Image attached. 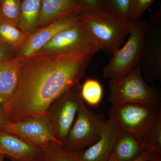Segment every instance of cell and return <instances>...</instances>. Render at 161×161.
I'll return each instance as SVG.
<instances>
[{"mask_svg":"<svg viewBox=\"0 0 161 161\" xmlns=\"http://www.w3.org/2000/svg\"><path fill=\"white\" fill-rule=\"evenodd\" d=\"M80 13V8L74 0H41L37 30L59 18Z\"/></svg>","mask_w":161,"mask_h":161,"instance_id":"9a60e30c","label":"cell"},{"mask_svg":"<svg viewBox=\"0 0 161 161\" xmlns=\"http://www.w3.org/2000/svg\"><path fill=\"white\" fill-rule=\"evenodd\" d=\"M140 65L144 79L155 86L161 82V7L147 20Z\"/></svg>","mask_w":161,"mask_h":161,"instance_id":"8992f818","label":"cell"},{"mask_svg":"<svg viewBox=\"0 0 161 161\" xmlns=\"http://www.w3.org/2000/svg\"><path fill=\"white\" fill-rule=\"evenodd\" d=\"M139 140L134 135L120 131L112 154L115 161H132L143 151Z\"/></svg>","mask_w":161,"mask_h":161,"instance_id":"2e32d148","label":"cell"},{"mask_svg":"<svg viewBox=\"0 0 161 161\" xmlns=\"http://www.w3.org/2000/svg\"><path fill=\"white\" fill-rule=\"evenodd\" d=\"M148 161H161V155L154 152H151Z\"/></svg>","mask_w":161,"mask_h":161,"instance_id":"f1b7e54d","label":"cell"},{"mask_svg":"<svg viewBox=\"0 0 161 161\" xmlns=\"http://www.w3.org/2000/svg\"><path fill=\"white\" fill-rule=\"evenodd\" d=\"M79 6L80 14H93L104 11V0H74Z\"/></svg>","mask_w":161,"mask_h":161,"instance_id":"cb8c5ba5","label":"cell"},{"mask_svg":"<svg viewBox=\"0 0 161 161\" xmlns=\"http://www.w3.org/2000/svg\"><path fill=\"white\" fill-rule=\"evenodd\" d=\"M155 0H131V22L134 23L141 19L145 12Z\"/></svg>","mask_w":161,"mask_h":161,"instance_id":"d4e9b609","label":"cell"},{"mask_svg":"<svg viewBox=\"0 0 161 161\" xmlns=\"http://www.w3.org/2000/svg\"><path fill=\"white\" fill-rule=\"evenodd\" d=\"M94 54H36L25 59L17 85L4 103L10 122L46 115L53 103L78 83Z\"/></svg>","mask_w":161,"mask_h":161,"instance_id":"6da1fadb","label":"cell"},{"mask_svg":"<svg viewBox=\"0 0 161 161\" xmlns=\"http://www.w3.org/2000/svg\"><path fill=\"white\" fill-rule=\"evenodd\" d=\"M108 116L121 131L134 135L142 144L161 117V106L134 103L112 105Z\"/></svg>","mask_w":161,"mask_h":161,"instance_id":"277c9868","label":"cell"},{"mask_svg":"<svg viewBox=\"0 0 161 161\" xmlns=\"http://www.w3.org/2000/svg\"><path fill=\"white\" fill-rule=\"evenodd\" d=\"M3 156L4 155H2V154H0V161H3Z\"/></svg>","mask_w":161,"mask_h":161,"instance_id":"4dcf8cb0","label":"cell"},{"mask_svg":"<svg viewBox=\"0 0 161 161\" xmlns=\"http://www.w3.org/2000/svg\"><path fill=\"white\" fill-rule=\"evenodd\" d=\"M17 53L15 50L0 40V62L14 58Z\"/></svg>","mask_w":161,"mask_h":161,"instance_id":"484cf974","label":"cell"},{"mask_svg":"<svg viewBox=\"0 0 161 161\" xmlns=\"http://www.w3.org/2000/svg\"><path fill=\"white\" fill-rule=\"evenodd\" d=\"M147 24V20L141 19L134 23L126 42L112 55L103 69L104 77L110 79L121 78L140 64Z\"/></svg>","mask_w":161,"mask_h":161,"instance_id":"5b68a950","label":"cell"},{"mask_svg":"<svg viewBox=\"0 0 161 161\" xmlns=\"http://www.w3.org/2000/svg\"><path fill=\"white\" fill-rule=\"evenodd\" d=\"M108 161H115L114 156L112 154H111V156H110V158H109L108 160Z\"/></svg>","mask_w":161,"mask_h":161,"instance_id":"f546056e","label":"cell"},{"mask_svg":"<svg viewBox=\"0 0 161 161\" xmlns=\"http://www.w3.org/2000/svg\"><path fill=\"white\" fill-rule=\"evenodd\" d=\"M100 50L98 43L80 19L74 26L55 35L36 54L88 53L95 55Z\"/></svg>","mask_w":161,"mask_h":161,"instance_id":"52a82bcc","label":"cell"},{"mask_svg":"<svg viewBox=\"0 0 161 161\" xmlns=\"http://www.w3.org/2000/svg\"><path fill=\"white\" fill-rule=\"evenodd\" d=\"M0 131L18 136L41 149L52 142L64 145L56 136L51 120L47 114L22 121L10 122L1 127Z\"/></svg>","mask_w":161,"mask_h":161,"instance_id":"30bf717a","label":"cell"},{"mask_svg":"<svg viewBox=\"0 0 161 161\" xmlns=\"http://www.w3.org/2000/svg\"><path fill=\"white\" fill-rule=\"evenodd\" d=\"M106 121L103 115L90 110L81 99L64 146L71 151L78 152L88 145L95 142L100 138Z\"/></svg>","mask_w":161,"mask_h":161,"instance_id":"ba28073f","label":"cell"},{"mask_svg":"<svg viewBox=\"0 0 161 161\" xmlns=\"http://www.w3.org/2000/svg\"><path fill=\"white\" fill-rule=\"evenodd\" d=\"M142 146L144 150L161 154V117L158 119L152 130L143 140Z\"/></svg>","mask_w":161,"mask_h":161,"instance_id":"603a6c76","label":"cell"},{"mask_svg":"<svg viewBox=\"0 0 161 161\" xmlns=\"http://www.w3.org/2000/svg\"><path fill=\"white\" fill-rule=\"evenodd\" d=\"M38 161H80L78 152L68 149L64 145L52 142L42 149Z\"/></svg>","mask_w":161,"mask_h":161,"instance_id":"d6986e66","label":"cell"},{"mask_svg":"<svg viewBox=\"0 0 161 161\" xmlns=\"http://www.w3.org/2000/svg\"><path fill=\"white\" fill-rule=\"evenodd\" d=\"M41 7V0H21L18 26L26 35L37 29Z\"/></svg>","mask_w":161,"mask_h":161,"instance_id":"e0dca14e","label":"cell"},{"mask_svg":"<svg viewBox=\"0 0 161 161\" xmlns=\"http://www.w3.org/2000/svg\"><path fill=\"white\" fill-rule=\"evenodd\" d=\"M79 20V14L69 15L59 18L37 30L28 36L17 55L24 60L33 56L55 35L74 26Z\"/></svg>","mask_w":161,"mask_h":161,"instance_id":"8fae6325","label":"cell"},{"mask_svg":"<svg viewBox=\"0 0 161 161\" xmlns=\"http://www.w3.org/2000/svg\"><path fill=\"white\" fill-rule=\"evenodd\" d=\"M151 152L149 150H143L136 158L132 161H148Z\"/></svg>","mask_w":161,"mask_h":161,"instance_id":"83f0119b","label":"cell"},{"mask_svg":"<svg viewBox=\"0 0 161 161\" xmlns=\"http://www.w3.org/2000/svg\"><path fill=\"white\" fill-rule=\"evenodd\" d=\"M24 60L17 54L0 62V99L4 103L10 100L14 93Z\"/></svg>","mask_w":161,"mask_h":161,"instance_id":"5bb4252c","label":"cell"},{"mask_svg":"<svg viewBox=\"0 0 161 161\" xmlns=\"http://www.w3.org/2000/svg\"><path fill=\"white\" fill-rule=\"evenodd\" d=\"M42 149L18 136L0 131V154L12 161H38Z\"/></svg>","mask_w":161,"mask_h":161,"instance_id":"7c38bea8","label":"cell"},{"mask_svg":"<svg viewBox=\"0 0 161 161\" xmlns=\"http://www.w3.org/2000/svg\"><path fill=\"white\" fill-rule=\"evenodd\" d=\"M109 91L108 100L112 105L134 103L161 106L160 92L146 82L140 64L125 76L110 79Z\"/></svg>","mask_w":161,"mask_h":161,"instance_id":"7a4b0ae2","label":"cell"},{"mask_svg":"<svg viewBox=\"0 0 161 161\" xmlns=\"http://www.w3.org/2000/svg\"><path fill=\"white\" fill-rule=\"evenodd\" d=\"M120 131L115 121L109 118L99 139L83 152L78 153L80 161L108 160Z\"/></svg>","mask_w":161,"mask_h":161,"instance_id":"4fadbf2b","label":"cell"},{"mask_svg":"<svg viewBox=\"0 0 161 161\" xmlns=\"http://www.w3.org/2000/svg\"><path fill=\"white\" fill-rule=\"evenodd\" d=\"M80 93L84 102L90 106H97L103 97V88L99 80L95 78H87L80 86Z\"/></svg>","mask_w":161,"mask_h":161,"instance_id":"ffe728a7","label":"cell"},{"mask_svg":"<svg viewBox=\"0 0 161 161\" xmlns=\"http://www.w3.org/2000/svg\"><path fill=\"white\" fill-rule=\"evenodd\" d=\"M29 35L13 23L0 20V40L19 52Z\"/></svg>","mask_w":161,"mask_h":161,"instance_id":"ac0fdd59","label":"cell"},{"mask_svg":"<svg viewBox=\"0 0 161 161\" xmlns=\"http://www.w3.org/2000/svg\"><path fill=\"white\" fill-rule=\"evenodd\" d=\"M21 2V0H0V20L10 22L18 26Z\"/></svg>","mask_w":161,"mask_h":161,"instance_id":"7402d4cb","label":"cell"},{"mask_svg":"<svg viewBox=\"0 0 161 161\" xmlns=\"http://www.w3.org/2000/svg\"><path fill=\"white\" fill-rule=\"evenodd\" d=\"M10 122V120L5 110L4 103L0 99V128L6 125Z\"/></svg>","mask_w":161,"mask_h":161,"instance_id":"4316f807","label":"cell"},{"mask_svg":"<svg viewBox=\"0 0 161 161\" xmlns=\"http://www.w3.org/2000/svg\"><path fill=\"white\" fill-rule=\"evenodd\" d=\"M104 12L126 22H131V0H104Z\"/></svg>","mask_w":161,"mask_h":161,"instance_id":"44dd1931","label":"cell"},{"mask_svg":"<svg viewBox=\"0 0 161 161\" xmlns=\"http://www.w3.org/2000/svg\"><path fill=\"white\" fill-rule=\"evenodd\" d=\"M78 83L55 101L47 114L51 120L55 134L63 143L75 121L81 98Z\"/></svg>","mask_w":161,"mask_h":161,"instance_id":"9c48e42d","label":"cell"},{"mask_svg":"<svg viewBox=\"0 0 161 161\" xmlns=\"http://www.w3.org/2000/svg\"><path fill=\"white\" fill-rule=\"evenodd\" d=\"M79 16L101 50L107 55H112L120 48L134 26V23L118 19L104 12L80 14Z\"/></svg>","mask_w":161,"mask_h":161,"instance_id":"3957f363","label":"cell"}]
</instances>
